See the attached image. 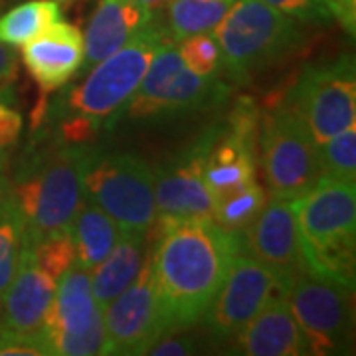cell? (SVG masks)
<instances>
[{
    "label": "cell",
    "mask_w": 356,
    "mask_h": 356,
    "mask_svg": "<svg viewBox=\"0 0 356 356\" xmlns=\"http://www.w3.org/2000/svg\"><path fill=\"white\" fill-rule=\"evenodd\" d=\"M291 107L317 147L355 125L356 76L350 56L309 67L291 93Z\"/></svg>",
    "instance_id": "11"
},
{
    "label": "cell",
    "mask_w": 356,
    "mask_h": 356,
    "mask_svg": "<svg viewBox=\"0 0 356 356\" xmlns=\"http://www.w3.org/2000/svg\"><path fill=\"white\" fill-rule=\"evenodd\" d=\"M8 103L0 102V153L10 149L22 131V117Z\"/></svg>",
    "instance_id": "31"
},
{
    "label": "cell",
    "mask_w": 356,
    "mask_h": 356,
    "mask_svg": "<svg viewBox=\"0 0 356 356\" xmlns=\"http://www.w3.org/2000/svg\"><path fill=\"white\" fill-rule=\"evenodd\" d=\"M26 240V220L13 191L0 200V297L10 285Z\"/></svg>",
    "instance_id": "24"
},
{
    "label": "cell",
    "mask_w": 356,
    "mask_h": 356,
    "mask_svg": "<svg viewBox=\"0 0 356 356\" xmlns=\"http://www.w3.org/2000/svg\"><path fill=\"white\" fill-rule=\"evenodd\" d=\"M145 257H147L145 234L119 232L113 250L99 266L93 267V273H89L91 293L97 305L105 309L127 289L139 275Z\"/></svg>",
    "instance_id": "20"
},
{
    "label": "cell",
    "mask_w": 356,
    "mask_h": 356,
    "mask_svg": "<svg viewBox=\"0 0 356 356\" xmlns=\"http://www.w3.org/2000/svg\"><path fill=\"white\" fill-rule=\"evenodd\" d=\"M264 204H266V192L259 186V182L254 180L242 188H236L214 198L212 220L224 229L243 232L259 214Z\"/></svg>",
    "instance_id": "25"
},
{
    "label": "cell",
    "mask_w": 356,
    "mask_h": 356,
    "mask_svg": "<svg viewBox=\"0 0 356 356\" xmlns=\"http://www.w3.org/2000/svg\"><path fill=\"white\" fill-rule=\"evenodd\" d=\"M83 194L113 218L119 232L145 234L154 226V177L135 154H93L83 175Z\"/></svg>",
    "instance_id": "7"
},
{
    "label": "cell",
    "mask_w": 356,
    "mask_h": 356,
    "mask_svg": "<svg viewBox=\"0 0 356 356\" xmlns=\"http://www.w3.org/2000/svg\"><path fill=\"white\" fill-rule=\"evenodd\" d=\"M232 346L234 353L248 356L309 355L305 337L291 315L285 297L261 309L232 341Z\"/></svg>",
    "instance_id": "19"
},
{
    "label": "cell",
    "mask_w": 356,
    "mask_h": 356,
    "mask_svg": "<svg viewBox=\"0 0 356 356\" xmlns=\"http://www.w3.org/2000/svg\"><path fill=\"white\" fill-rule=\"evenodd\" d=\"M353 289L301 271L285 301L307 341L309 355L344 353L353 337Z\"/></svg>",
    "instance_id": "10"
},
{
    "label": "cell",
    "mask_w": 356,
    "mask_h": 356,
    "mask_svg": "<svg viewBox=\"0 0 356 356\" xmlns=\"http://www.w3.org/2000/svg\"><path fill=\"white\" fill-rule=\"evenodd\" d=\"M60 4L56 0H30L0 16V42L24 46L44 30L60 22Z\"/></svg>",
    "instance_id": "23"
},
{
    "label": "cell",
    "mask_w": 356,
    "mask_h": 356,
    "mask_svg": "<svg viewBox=\"0 0 356 356\" xmlns=\"http://www.w3.org/2000/svg\"><path fill=\"white\" fill-rule=\"evenodd\" d=\"M318 159L323 177L356 182V125L346 127L343 133L318 147Z\"/></svg>",
    "instance_id": "26"
},
{
    "label": "cell",
    "mask_w": 356,
    "mask_h": 356,
    "mask_svg": "<svg viewBox=\"0 0 356 356\" xmlns=\"http://www.w3.org/2000/svg\"><path fill=\"white\" fill-rule=\"evenodd\" d=\"M103 325L102 355H145L159 337L168 332L149 252L135 281L103 309Z\"/></svg>",
    "instance_id": "13"
},
{
    "label": "cell",
    "mask_w": 356,
    "mask_h": 356,
    "mask_svg": "<svg viewBox=\"0 0 356 356\" xmlns=\"http://www.w3.org/2000/svg\"><path fill=\"white\" fill-rule=\"evenodd\" d=\"M51 355L44 332L22 334V332L0 329V356H46Z\"/></svg>",
    "instance_id": "29"
},
{
    "label": "cell",
    "mask_w": 356,
    "mask_h": 356,
    "mask_svg": "<svg viewBox=\"0 0 356 356\" xmlns=\"http://www.w3.org/2000/svg\"><path fill=\"white\" fill-rule=\"evenodd\" d=\"M243 252V232H229L210 218H165L149 252L168 332L204 318Z\"/></svg>",
    "instance_id": "1"
},
{
    "label": "cell",
    "mask_w": 356,
    "mask_h": 356,
    "mask_svg": "<svg viewBox=\"0 0 356 356\" xmlns=\"http://www.w3.org/2000/svg\"><path fill=\"white\" fill-rule=\"evenodd\" d=\"M261 159L271 196L295 200L323 178L318 147L291 107L273 111L264 123Z\"/></svg>",
    "instance_id": "8"
},
{
    "label": "cell",
    "mask_w": 356,
    "mask_h": 356,
    "mask_svg": "<svg viewBox=\"0 0 356 356\" xmlns=\"http://www.w3.org/2000/svg\"><path fill=\"white\" fill-rule=\"evenodd\" d=\"M154 13L137 0H102L83 36V62L79 72L91 70L153 22Z\"/></svg>",
    "instance_id": "18"
},
{
    "label": "cell",
    "mask_w": 356,
    "mask_h": 356,
    "mask_svg": "<svg viewBox=\"0 0 356 356\" xmlns=\"http://www.w3.org/2000/svg\"><path fill=\"white\" fill-rule=\"evenodd\" d=\"M194 353V343L182 337H168L165 332L163 337H159L145 355H161V356H182Z\"/></svg>",
    "instance_id": "32"
},
{
    "label": "cell",
    "mask_w": 356,
    "mask_h": 356,
    "mask_svg": "<svg viewBox=\"0 0 356 356\" xmlns=\"http://www.w3.org/2000/svg\"><path fill=\"white\" fill-rule=\"evenodd\" d=\"M22 58L42 91L65 86L83 62V34L76 26L56 22L22 46Z\"/></svg>",
    "instance_id": "17"
},
{
    "label": "cell",
    "mask_w": 356,
    "mask_h": 356,
    "mask_svg": "<svg viewBox=\"0 0 356 356\" xmlns=\"http://www.w3.org/2000/svg\"><path fill=\"white\" fill-rule=\"evenodd\" d=\"M16 77V51L13 46L0 42V88H10Z\"/></svg>",
    "instance_id": "34"
},
{
    "label": "cell",
    "mask_w": 356,
    "mask_h": 356,
    "mask_svg": "<svg viewBox=\"0 0 356 356\" xmlns=\"http://www.w3.org/2000/svg\"><path fill=\"white\" fill-rule=\"evenodd\" d=\"M291 208L307 273L355 289V184L323 177Z\"/></svg>",
    "instance_id": "3"
},
{
    "label": "cell",
    "mask_w": 356,
    "mask_h": 356,
    "mask_svg": "<svg viewBox=\"0 0 356 356\" xmlns=\"http://www.w3.org/2000/svg\"><path fill=\"white\" fill-rule=\"evenodd\" d=\"M177 44L178 54L191 72L200 77H218L222 67V54L214 36L200 32L178 40Z\"/></svg>",
    "instance_id": "28"
},
{
    "label": "cell",
    "mask_w": 356,
    "mask_h": 356,
    "mask_svg": "<svg viewBox=\"0 0 356 356\" xmlns=\"http://www.w3.org/2000/svg\"><path fill=\"white\" fill-rule=\"evenodd\" d=\"M299 22H331L332 16L325 0H261Z\"/></svg>",
    "instance_id": "30"
},
{
    "label": "cell",
    "mask_w": 356,
    "mask_h": 356,
    "mask_svg": "<svg viewBox=\"0 0 356 356\" xmlns=\"http://www.w3.org/2000/svg\"><path fill=\"white\" fill-rule=\"evenodd\" d=\"M28 242L32 245V252L36 255V261L40 264V267L56 281L76 259V245H74V238H72V226L46 234L40 240H30L28 238Z\"/></svg>",
    "instance_id": "27"
},
{
    "label": "cell",
    "mask_w": 356,
    "mask_h": 356,
    "mask_svg": "<svg viewBox=\"0 0 356 356\" xmlns=\"http://www.w3.org/2000/svg\"><path fill=\"white\" fill-rule=\"evenodd\" d=\"M42 332L51 355L89 356L103 353V309L91 293L89 269L76 259L56 281V295Z\"/></svg>",
    "instance_id": "9"
},
{
    "label": "cell",
    "mask_w": 356,
    "mask_h": 356,
    "mask_svg": "<svg viewBox=\"0 0 356 356\" xmlns=\"http://www.w3.org/2000/svg\"><path fill=\"white\" fill-rule=\"evenodd\" d=\"M95 151L86 145L60 143L46 156L32 163L10 188L26 220V236L40 240L46 234L72 226L81 206L83 175Z\"/></svg>",
    "instance_id": "4"
},
{
    "label": "cell",
    "mask_w": 356,
    "mask_h": 356,
    "mask_svg": "<svg viewBox=\"0 0 356 356\" xmlns=\"http://www.w3.org/2000/svg\"><path fill=\"white\" fill-rule=\"evenodd\" d=\"M72 238L76 245V261L91 271L113 250L119 238V226L97 204L83 198L72 220Z\"/></svg>",
    "instance_id": "21"
},
{
    "label": "cell",
    "mask_w": 356,
    "mask_h": 356,
    "mask_svg": "<svg viewBox=\"0 0 356 356\" xmlns=\"http://www.w3.org/2000/svg\"><path fill=\"white\" fill-rule=\"evenodd\" d=\"M287 289L289 285L252 255L238 254L216 299L204 315L210 337L220 344L232 343L261 309L285 297Z\"/></svg>",
    "instance_id": "12"
},
{
    "label": "cell",
    "mask_w": 356,
    "mask_h": 356,
    "mask_svg": "<svg viewBox=\"0 0 356 356\" xmlns=\"http://www.w3.org/2000/svg\"><path fill=\"white\" fill-rule=\"evenodd\" d=\"M54 295L56 280L40 267L26 238L16 273L0 297V329L22 334L42 332Z\"/></svg>",
    "instance_id": "16"
},
{
    "label": "cell",
    "mask_w": 356,
    "mask_h": 356,
    "mask_svg": "<svg viewBox=\"0 0 356 356\" xmlns=\"http://www.w3.org/2000/svg\"><path fill=\"white\" fill-rule=\"evenodd\" d=\"M216 129L208 131L188 151L156 168L154 204L165 218H210L214 200L204 180L206 156L212 147Z\"/></svg>",
    "instance_id": "14"
},
{
    "label": "cell",
    "mask_w": 356,
    "mask_h": 356,
    "mask_svg": "<svg viewBox=\"0 0 356 356\" xmlns=\"http://www.w3.org/2000/svg\"><path fill=\"white\" fill-rule=\"evenodd\" d=\"M245 250L285 285H291V281L305 271L291 200L275 196H271L269 202L266 200L254 222L243 229V252Z\"/></svg>",
    "instance_id": "15"
},
{
    "label": "cell",
    "mask_w": 356,
    "mask_h": 356,
    "mask_svg": "<svg viewBox=\"0 0 356 356\" xmlns=\"http://www.w3.org/2000/svg\"><path fill=\"white\" fill-rule=\"evenodd\" d=\"M234 0H168L165 20L161 22L170 40L210 32L222 20Z\"/></svg>",
    "instance_id": "22"
},
{
    "label": "cell",
    "mask_w": 356,
    "mask_h": 356,
    "mask_svg": "<svg viewBox=\"0 0 356 356\" xmlns=\"http://www.w3.org/2000/svg\"><path fill=\"white\" fill-rule=\"evenodd\" d=\"M137 2L143 4L145 8H149L151 13H156L159 8H163V6H165L168 0H137Z\"/></svg>",
    "instance_id": "36"
},
{
    "label": "cell",
    "mask_w": 356,
    "mask_h": 356,
    "mask_svg": "<svg viewBox=\"0 0 356 356\" xmlns=\"http://www.w3.org/2000/svg\"><path fill=\"white\" fill-rule=\"evenodd\" d=\"M166 38L163 24L153 18L123 48L93 65L83 83L62 93L51 107H46V121H60L56 133L62 143L83 145L99 129H111L137 93L153 56Z\"/></svg>",
    "instance_id": "2"
},
{
    "label": "cell",
    "mask_w": 356,
    "mask_h": 356,
    "mask_svg": "<svg viewBox=\"0 0 356 356\" xmlns=\"http://www.w3.org/2000/svg\"><path fill=\"white\" fill-rule=\"evenodd\" d=\"M13 91L10 88H0V102H13Z\"/></svg>",
    "instance_id": "37"
},
{
    "label": "cell",
    "mask_w": 356,
    "mask_h": 356,
    "mask_svg": "<svg viewBox=\"0 0 356 356\" xmlns=\"http://www.w3.org/2000/svg\"><path fill=\"white\" fill-rule=\"evenodd\" d=\"M332 20H337L348 34L356 30V0H325Z\"/></svg>",
    "instance_id": "33"
},
{
    "label": "cell",
    "mask_w": 356,
    "mask_h": 356,
    "mask_svg": "<svg viewBox=\"0 0 356 356\" xmlns=\"http://www.w3.org/2000/svg\"><path fill=\"white\" fill-rule=\"evenodd\" d=\"M10 192V184H8V178L4 175V154L0 153V200Z\"/></svg>",
    "instance_id": "35"
},
{
    "label": "cell",
    "mask_w": 356,
    "mask_h": 356,
    "mask_svg": "<svg viewBox=\"0 0 356 356\" xmlns=\"http://www.w3.org/2000/svg\"><path fill=\"white\" fill-rule=\"evenodd\" d=\"M214 38L226 74L245 81L295 50L301 42V26L261 0H234L214 26Z\"/></svg>",
    "instance_id": "5"
},
{
    "label": "cell",
    "mask_w": 356,
    "mask_h": 356,
    "mask_svg": "<svg viewBox=\"0 0 356 356\" xmlns=\"http://www.w3.org/2000/svg\"><path fill=\"white\" fill-rule=\"evenodd\" d=\"M224 95L220 76H196L182 62L177 42L166 38L125 111L133 119H177L222 102Z\"/></svg>",
    "instance_id": "6"
}]
</instances>
